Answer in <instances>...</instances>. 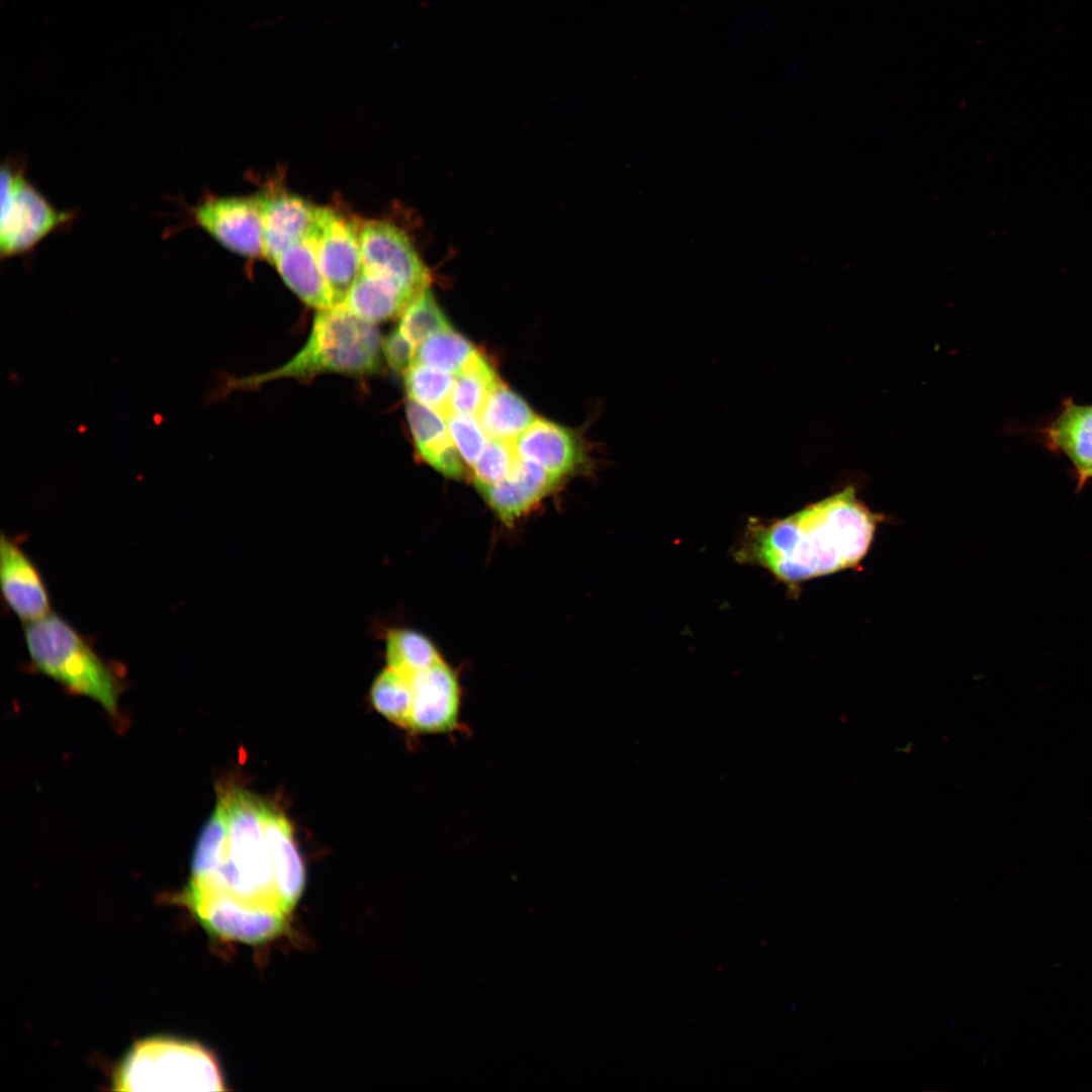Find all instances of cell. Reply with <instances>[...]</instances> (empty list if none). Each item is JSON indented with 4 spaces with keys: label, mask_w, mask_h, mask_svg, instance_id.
<instances>
[{
    "label": "cell",
    "mask_w": 1092,
    "mask_h": 1092,
    "mask_svg": "<svg viewBox=\"0 0 1092 1092\" xmlns=\"http://www.w3.org/2000/svg\"><path fill=\"white\" fill-rule=\"evenodd\" d=\"M477 418L451 414L446 418L450 438L463 461L472 467L487 445V435Z\"/></svg>",
    "instance_id": "obj_27"
},
{
    "label": "cell",
    "mask_w": 1092,
    "mask_h": 1092,
    "mask_svg": "<svg viewBox=\"0 0 1092 1092\" xmlns=\"http://www.w3.org/2000/svg\"><path fill=\"white\" fill-rule=\"evenodd\" d=\"M382 340L375 324L343 303L317 309L302 348L277 368L233 382L254 387L281 378H308L323 373L371 375L382 366Z\"/></svg>",
    "instance_id": "obj_2"
},
{
    "label": "cell",
    "mask_w": 1092,
    "mask_h": 1092,
    "mask_svg": "<svg viewBox=\"0 0 1092 1092\" xmlns=\"http://www.w3.org/2000/svg\"><path fill=\"white\" fill-rule=\"evenodd\" d=\"M285 284L307 305L317 309L334 305L318 265L311 234L289 245L274 261Z\"/></svg>",
    "instance_id": "obj_16"
},
{
    "label": "cell",
    "mask_w": 1092,
    "mask_h": 1092,
    "mask_svg": "<svg viewBox=\"0 0 1092 1092\" xmlns=\"http://www.w3.org/2000/svg\"><path fill=\"white\" fill-rule=\"evenodd\" d=\"M476 352L467 339L450 329L422 341L417 346L414 364L456 375Z\"/></svg>",
    "instance_id": "obj_22"
},
{
    "label": "cell",
    "mask_w": 1092,
    "mask_h": 1092,
    "mask_svg": "<svg viewBox=\"0 0 1092 1092\" xmlns=\"http://www.w3.org/2000/svg\"><path fill=\"white\" fill-rule=\"evenodd\" d=\"M370 699L377 712L398 727L408 730L413 703L411 677L386 666L374 679Z\"/></svg>",
    "instance_id": "obj_23"
},
{
    "label": "cell",
    "mask_w": 1092,
    "mask_h": 1092,
    "mask_svg": "<svg viewBox=\"0 0 1092 1092\" xmlns=\"http://www.w3.org/2000/svg\"><path fill=\"white\" fill-rule=\"evenodd\" d=\"M263 222V256L271 264L292 243L313 231L321 207L285 191L256 195Z\"/></svg>",
    "instance_id": "obj_12"
},
{
    "label": "cell",
    "mask_w": 1092,
    "mask_h": 1092,
    "mask_svg": "<svg viewBox=\"0 0 1092 1092\" xmlns=\"http://www.w3.org/2000/svg\"><path fill=\"white\" fill-rule=\"evenodd\" d=\"M1053 448L1063 452L1082 483L1092 478V404L1068 401L1046 430Z\"/></svg>",
    "instance_id": "obj_18"
},
{
    "label": "cell",
    "mask_w": 1092,
    "mask_h": 1092,
    "mask_svg": "<svg viewBox=\"0 0 1092 1092\" xmlns=\"http://www.w3.org/2000/svg\"><path fill=\"white\" fill-rule=\"evenodd\" d=\"M454 383L453 374L421 364H413L404 373V386L410 398L445 418L450 415Z\"/></svg>",
    "instance_id": "obj_24"
},
{
    "label": "cell",
    "mask_w": 1092,
    "mask_h": 1092,
    "mask_svg": "<svg viewBox=\"0 0 1092 1092\" xmlns=\"http://www.w3.org/2000/svg\"><path fill=\"white\" fill-rule=\"evenodd\" d=\"M25 643L31 664L68 691L117 713L120 681L89 641L58 614L27 623Z\"/></svg>",
    "instance_id": "obj_3"
},
{
    "label": "cell",
    "mask_w": 1092,
    "mask_h": 1092,
    "mask_svg": "<svg viewBox=\"0 0 1092 1092\" xmlns=\"http://www.w3.org/2000/svg\"><path fill=\"white\" fill-rule=\"evenodd\" d=\"M26 162L10 156L1 165L0 258L31 253L50 235L70 226L75 210L56 208L29 181Z\"/></svg>",
    "instance_id": "obj_6"
},
{
    "label": "cell",
    "mask_w": 1092,
    "mask_h": 1092,
    "mask_svg": "<svg viewBox=\"0 0 1092 1092\" xmlns=\"http://www.w3.org/2000/svg\"><path fill=\"white\" fill-rule=\"evenodd\" d=\"M559 479L539 464L519 458L506 479L477 489L500 519L510 522L541 500Z\"/></svg>",
    "instance_id": "obj_14"
},
{
    "label": "cell",
    "mask_w": 1092,
    "mask_h": 1092,
    "mask_svg": "<svg viewBox=\"0 0 1092 1092\" xmlns=\"http://www.w3.org/2000/svg\"><path fill=\"white\" fill-rule=\"evenodd\" d=\"M387 666L412 677L442 660L434 644L423 634L407 629L388 632Z\"/></svg>",
    "instance_id": "obj_21"
},
{
    "label": "cell",
    "mask_w": 1092,
    "mask_h": 1092,
    "mask_svg": "<svg viewBox=\"0 0 1092 1092\" xmlns=\"http://www.w3.org/2000/svg\"><path fill=\"white\" fill-rule=\"evenodd\" d=\"M215 1057L201 1044L156 1036L135 1042L117 1068V1091H223Z\"/></svg>",
    "instance_id": "obj_5"
},
{
    "label": "cell",
    "mask_w": 1092,
    "mask_h": 1092,
    "mask_svg": "<svg viewBox=\"0 0 1092 1092\" xmlns=\"http://www.w3.org/2000/svg\"><path fill=\"white\" fill-rule=\"evenodd\" d=\"M537 417L529 404L503 382L490 391L477 420L490 439L514 442Z\"/></svg>",
    "instance_id": "obj_19"
},
{
    "label": "cell",
    "mask_w": 1092,
    "mask_h": 1092,
    "mask_svg": "<svg viewBox=\"0 0 1092 1092\" xmlns=\"http://www.w3.org/2000/svg\"><path fill=\"white\" fill-rule=\"evenodd\" d=\"M883 517L847 486L768 526L752 529L744 558L786 583L857 566Z\"/></svg>",
    "instance_id": "obj_1"
},
{
    "label": "cell",
    "mask_w": 1092,
    "mask_h": 1092,
    "mask_svg": "<svg viewBox=\"0 0 1092 1092\" xmlns=\"http://www.w3.org/2000/svg\"><path fill=\"white\" fill-rule=\"evenodd\" d=\"M417 346L395 328L382 340V354L388 366L397 373H405L415 362Z\"/></svg>",
    "instance_id": "obj_28"
},
{
    "label": "cell",
    "mask_w": 1092,
    "mask_h": 1092,
    "mask_svg": "<svg viewBox=\"0 0 1092 1092\" xmlns=\"http://www.w3.org/2000/svg\"><path fill=\"white\" fill-rule=\"evenodd\" d=\"M360 225L330 207H321L311 238L334 304L344 301L362 268Z\"/></svg>",
    "instance_id": "obj_9"
},
{
    "label": "cell",
    "mask_w": 1092,
    "mask_h": 1092,
    "mask_svg": "<svg viewBox=\"0 0 1092 1092\" xmlns=\"http://www.w3.org/2000/svg\"><path fill=\"white\" fill-rule=\"evenodd\" d=\"M498 381L492 365L477 351L455 375L450 399V415L477 418L486 397Z\"/></svg>",
    "instance_id": "obj_20"
},
{
    "label": "cell",
    "mask_w": 1092,
    "mask_h": 1092,
    "mask_svg": "<svg viewBox=\"0 0 1092 1092\" xmlns=\"http://www.w3.org/2000/svg\"><path fill=\"white\" fill-rule=\"evenodd\" d=\"M518 456L563 477L583 462L580 442L568 429L537 418L514 442Z\"/></svg>",
    "instance_id": "obj_13"
},
{
    "label": "cell",
    "mask_w": 1092,
    "mask_h": 1092,
    "mask_svg": "<svg viewBox=\"0 0 1092 1092\" xmlns=\"http://www.w3.org/2000/svg\"><path fill=\"white\" fill-rule=\"evenodd\" d=\"M519 458L513 442L490 439L480 458L471 467L475 486L492 485L506 479Z\"/></svg>",
    "instance_id": "obj_26"
},
{
    "label": "cell",
    "mask_w": 1092,
    "mask_h": 1092,
    "mask_svg": "<svg viewBox=\"0 0 1092 1092\" xmlns=\"http://www.w3.org/2000/svg\"><path fill=\"white\" fill-rule=\"evenodd\" d=\"M411 686L410 731L448 734L460 727L461 687L456 673L443 659L413 675Z\"/></svg>",
    "instance_id": "obj_10"
},
{
    "label": "cell",
    "mask_w": 1092,
    "mask_h": 1092,
    "mask_svg": "<svg viewBox=\"0 0 1092 1092\" xmlns=\"http://www.w3.org/2000/svg\"><path fill=\"white\" fill-rule=\"evenodd\" d=\"M187 220L225 249L245 257L263 256V222L256 196L205 195L184 204Z\"/></svg>",
    "instance_id": "obj_7"
},
{
    "label": "cell",
    "mask_w": 1092,
    "mask_h": 1092,
    "mask_svg": "<svg viewBox=\"0 0 1092 1092\" xmlns=\"http://www.w3.org/2000/svg\"><path fill=\"white\" fill-rule=\"evenodd\" d=\"M400 315L398 328L416 346L433 334L452 329L430 287L415 296Z\"/></svg>",
    "instance_id": "obj_25"
},
{
    "label": "cell",
    "mask_w": 1092,
    "mask_h": 1092,
    "mask_svg": "<svg viewBox=\"0 0 1092 1092\" xmlns=\"http://www.w3.org/2000/svg\"><path fill=\"white\" fill-rule=\"evenodd\" d=\"M217 796L226 818L228 841L218 862L204 875L212 874L243 897L293 891L281 878L266 838L264 801L241 787L226 784L219 786Z\"/></svg>",
    "instance_id": "obj_4"
},
{
    "label": "cell",
    "mask_w": 1092,
    "mask_h": 1092,
    "mask_svg": "<svg viewBox=\"0 0 1092 1092\" xmlns=\"http://www.w3.org/2000/svg\"><path fill=\"white\" fill-rule=\"evenodd\" d=\"M0 583L9 609L24 623L51 613L42 576L20 544L6 534L0 540Z\"/></svg>",
    "instance_id": "obj_11"
},
{
    "label": "cell",
    "mask_w": 1092,
    "mask_h": 1092,
    "mask_svg": "<svg viewBox=\"0 0 1092 1092\" xmlns=\"http://www.w3.org/2000/svg\"><path fill=\"white\" fill-rule=\"evenodd\" d=\"M405 412L421 458L447 477L462 478L465 462L450 438L446 418L411 398Z\"/></svg>",
    "instance_id": "obj_15"
},
{
    "label": "cell",
    "mask_w": 1092,
    "mask_h": 1092,
    "mask_svg": "<svg viewBox=\"0 0 1092 1092\" xmlns=\"http://www.w3.org/2000/svg\"><path fill=\"white\" fill-rule=\"evenodd\" d=\"M362 266L397 283L413 298L429 287L431 274L407 236L384 220L360 225Z\"/></svg>",
    "instance_id": "obj_8"
},
{
    "label": "cell",
    "mask_w": 1092,
    "mask_h": 1092,
    "mask_svg": "<svg viewBox=\"0 0 1092 1092\" xmlns=\"http://www.w3.org/2000/svg\"><path fill=\"white\" fill-rule=\"evenodd\" d=\"M412 299L393 280L362 266L342 303L359 317L376 324L401 314Z\"/></svg>",
    "instance_id": "obj_17"
}]
</instances>
